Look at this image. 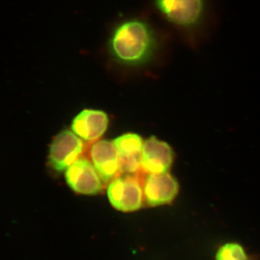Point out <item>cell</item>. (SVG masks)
Instances as JSON below:
<instances>
[{
    "instance_id": "cell-1",
    "label": "cell",
    "mask_w": 260,
    "mask_h": 260,
    "mask_svg": "<svg viewBox=\"0 0 260 260\" xmlns=\"http://www.w3.org/2000/svg\"><path fill=\"white\" fill-rule=\"evenodd\" d=\"M158 47L156 34L140 19H128L118 24L109 40V49L114 60L126 66L145 64Z\"/></svg>"
},
{
    "instance_id": "cell-2",
    "label": "cell",
    "mask_w": 260,
    "mask_h": 260,
    "mask_svg": "<svg viewBox=\"0 0 260 260\" xmlns=\"http://www.w3.org/2000/svg\"><path fill=\"white\" fill-rule=\"evenodd\" d=\"M169 23L197 44L206 35L213 20L212 0H154Z\"/></svg>"
},
{
    "instance_id": "cell-3",
    "label": "cell",
    "mask_w": 260,
    "mask_h": 260,
    "mask_svg": "<svg viewBox=\"0 0 260 260\" xmlns=\"http://www.w3.org/2000/svg\"><path fill=\"white\" fill-rule=\"evenodd\" d=\"M83 150L82 139L73 131L63 130L51 142L48 161L54 172H65L78 160Z\"/></svg>"
},
{
    "instance_id": "cell-4",
    "label": "cell",
    "mask_w": 260,
    "mask_h": 260,
    "mask_svg": "<svg viewBox=\"0 0 260 260\" xmlns=\"http://www.w3.org/2000/svg\"><path fill=\"white\" fill-rule=\"evenodd\" d=\"M143 194L138 179L129 175L114 179L107 188L111 205L124 213L139 210L143 205Z\"/></svg>"
},
{
    "instance_id": "cell-5",
    "label": "cell",
    "mask_w": 260,
    "mask_h": 260,
    "mask_svg": "<svg viewBox=\"0 0 260 260\" xmlns=\"http://www.w3.org/2000/svg\"><path fill=\"white\" fill-rule=\"evenodd\" d=\"M64 177L70 189L78 194L95 195L102 191V179L87 159L78 158L65 171Z\"/></svg>"
},
{
    "instance_id": "cell-6",
    "label": "cell",
    "mask_w": 260,
    "mask_h": 260,
    "mask_svg": "<svg viewBox=\"0 0 260 260\" xmlns=\"http://www.w3.org/2000/svg\"><path fill=\"white\" fill-rule=\"evenodd\" d=\"M174 160V152L165 142L150 137L145 140L142 150L141 166L150 174L168 173Z\"/></svg>"
},
{
    "instance_id": "cell-7",
    "label": "cell",
    "mask_w": 260,
    "mask_h": 260,
    "mask_svg": "<svg viewBox=\"0 0 260 260\" xmlns=\"http://www.w3.org/2000/svg\"><path fill=\"white\" fill-rule=\"evenodd\" d=\"M178 192L179 184L169 173L150 174L145 180L143 188L145 201L151 207L172 203Z\"/></svg>"
},
{
    "instance_id": "cell-8",
    "label": "cell",
    "mask_w": 260,
    "mask_h": 260,
    "mask_svg": "<svg viewBox=\"0 0 260 260\" xmlns=\"http://www.w3.org/2000/svg\"><path fill=\"white\" fill-rule=\"evenodd\" d=\"M109 119L105 112L96 109H84L72 121V131L80 139L94 141L107 131Z\"/></svg>"
},
{
    "instance_id": "cell-9",
    "label": "cell",
    "mask_w": 260,
    "mask_h": 260,
    "mask_svg": "<svg viewBox=\"0 0 260 260\" xmlns=\"http://www.w3.org/2000/svg\"><path fill=\"white\" fill-rule=\"evenodd\" d=\"M119 155V171L127 174L136 172L141 165L143 142L135 133H126L113 140Z\"/></svg>"
},
{
    "instance_id": "cell-10",
    "label": "cell",
    "mask_w": 260,
    "mask_h": 260,
    "mask_svg": "<svg viewBox=\"0 0 260 260\" xmlns=\"http://www.w3.org/2000/svg\"><path fill=\"white\" fill-rule=\"evenodd\" d=\"M92 164L104 182L112 180L119 170V155L114 143L99 140L90 150Z\"/></svg>"
},
{
    "instance_id": "cell-11",
    "label": "cell",
    "mask_w": 260,
    "mask_h": 260,
    "mask_svg": "<svg viewBox=\"0 0 260 260\" xmlns=\"http://www.w3.org/2000/svg\"><path fill=\"white\" fill-rule=\"evenodd\" d=\"M215 260H249L245 249L237 242H228L218 248Z\"/></svg>"
}]
</instances>
